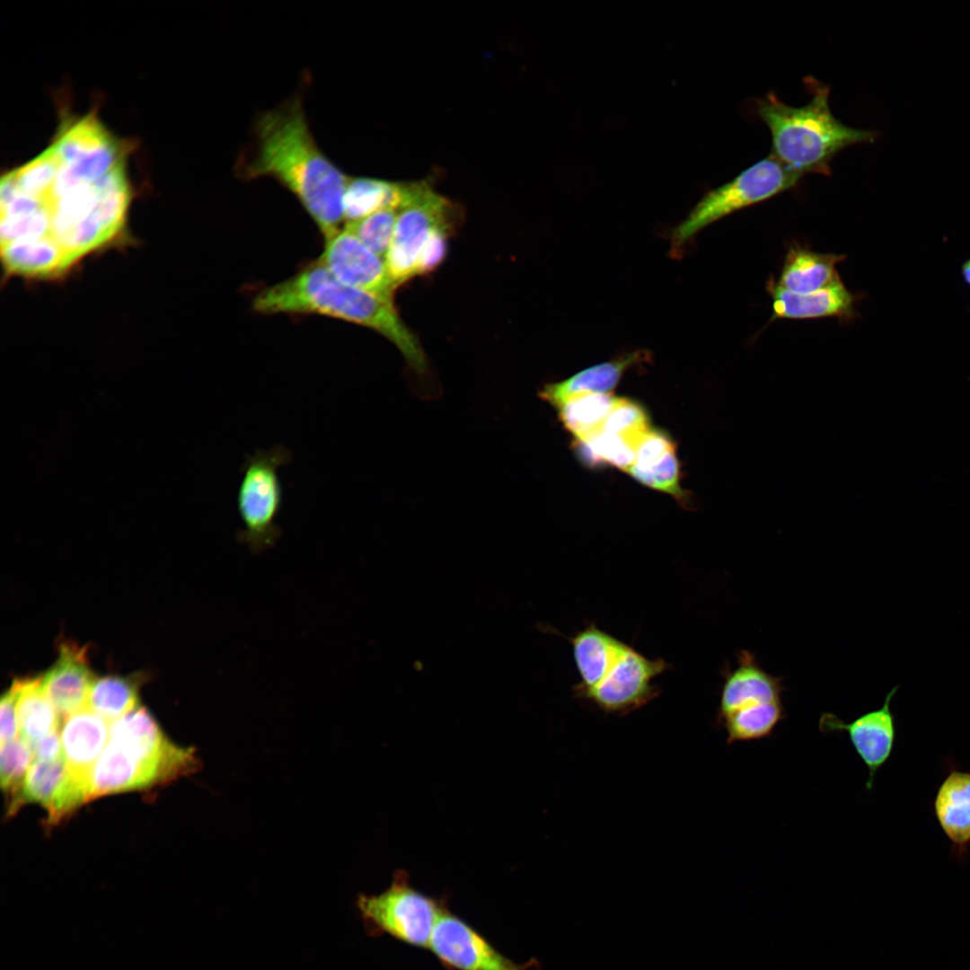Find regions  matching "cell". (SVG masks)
Wrapping results in <instances>:
<instances>
[{
    "label": "cell",
    "instance_id": "33",
    "mask_svg": "<svg viewBox=\"0 0 970 970\" xmlns=\"http://www.w3.org/2000/svg\"><path fill=\"white\" fill-rule=\"evenodd\" d=\"M449 230V226H441L433 231L419 255L417 275L430 273L442 263L447 251Z\"/></svg>",
    "mask_w": 970,
    "mask_h": 970
},
{
    "label": "cell",
    "instance_id": "6",
    "mask_svg": "<svg viewBox=\"0 0 970 970\" xmlns=\"http://www.w3.org/2000/svg\"><path fill=\"white\" fill-rule=\"evenodd\" d=\"M291 454L284 445L257 450L248 455L241 469L236 506L242 529L238 541L252 553L271 548L280 537L276 519L283 503V488L278 469Z\"/></svg>",
    "mask_w": 970,
    "mask_h": 970
},
{
    "label": "cell",
    "instance_id": "28",
    "mask_svg": "<svg viewBox=\"0 0 970 970\" xmlns=\"http://www.w3.org/2000/svg\"><path fill=\"white\" fill-rule=\"evenodd\" d=\"M575 449L578 458L589 467L609 464L626 472L636 458L635 450L622 438L601 429L575 440Z\"/></svg>",
    "mask_w": 970,
    "mask_h": 970
},
{
    "label": "cell",
    "instance_id": "1",
    "mask_svg": "<svg viewBox=\"0 0 970 970\" xmlns=\"http://www.w3.org/2000/svg\"><path fill=\"white\" fill-rule=\"evenodd\" d=\"M15 189L46 212L49 239L71 265L116 236L130 200L123 148L87 133L57 136Z\"/></svg>",
    "mask_w": 970,
    "mask_h": 970
},
{
    "label": "cell",
    "instance_id": "34",
    "mask_svg": "<svg viewBox=\"0 0 970 970\" xmlns=\"http://www.w3.org/2000/svg\"><path fill=\"white\" fill-rule=\"evenodd\" d=\"M674 449H675V445L668 434L652 428L636 449L634 464L649 465Z\"/></svg>",
    "mask_w": 970,
    "mask_h": 970
},
{
    "label": "cell",
    "instance_id": "2",
    "mask_svg": "<svg viewBox=\"0 0 970 970\" xmlns=\"http://www.w3.org/2000/svg\"><path fill=\"white\" fill-rule=\"evenodd\" d=\"M251 143L235 163L237 177H269L291 192L324 239L340 228L349 178L322 153L306 119L300 94L255 119Z\"/></svg>",
    "mask_w": 970,
    "mask_h": 970
},
{
    "label": "cell",
    "instance_id": "4",
    "mask_svg": "<svg viewBox=\"0 0 970 970\" xmlns=\"http://www.w3.org/2000/svg\"><path fill=\"white\" fill-rule=\"evenodd\" d=\"M805 83L811 93L807 104L789 106L769 93L756 101V113L770 130L771 155L800 177L828 175L839 152L874 141L877 132L845 125L831 111L830 88L812 77Z\"/></svg>",
    "mask_w": 970,
    "mask_h": 970
},
{
    "label": "cell",
    "instance_id": "10",
    "mask_svg": "<svg viewBox=\"0 0 970 970\" xmlns=\"http://www.w3.org/2000/svg\"><path fill=\"white\" fill-rule=\"evenodd\" d=\"M449 970H532L534 959L519 964L501 954L446 905L435 925L428 948Z\"/></svg>",
    "mask_w": 970,
    "mask_h": 970
},
{
    "label": "cell",
    "instance_id": "24",
    "mask_svg": "<svg viewBox=\"0 0 970 970\" xmlns=\"http://www.w3.org/2000/svg\"><path fill=\"white\" fill-rule=\"evenodd\" d=\"M403 183L357 177L349 178L343 200V218L352 223L386 207L399 209Z\"/></svg>",
    "mask_w": 970,
    "mask_h": 970
},
{
    "label": "cell",
    "instance_id": "37",
    "mask_svg": "<svg viewBox=\"0 0 970 970\" xmlns=\"http://www.w3.org/2000/svg\"><path fill=\"white\" fill-rule=\"evenodd\" d=\"M963 276L965 280L970 286V260H968L963 266Z\"/></svg>",
    "mask_w": 970,
    "mask_h": 970
},
{
    "label": "cell",
    "instance_id": "8",
    "mask_svg": "<svg viewBox=\"0 0 970 970\" xmlns=\"http://www.w3.org/2000/svg\"><path fill=\"white\" fill-rule=\"evenodd\" d=\"M800 179L769 154L708 192L674 230L673 246L681 247L714 222L794 188Z\"/></svg>",
    "mask_w": 970,
    "mask_h": 970
},
{
    "label": "cell",
    "instance_id": "23",
    "mask_svg": "<svg viewBox=\"0 0 970 970\" xmlns=\"http://www.w3.org/2000/svg\"><path fill=\"white\" fill-rule=\"evenodd\" d=\"M13 683L18 691L20 736L31 745L47 735L57 731L59 715L43 691L41 676L15 679Z\"/></svg>",
    "mask_w": 970,
    "mask_h": 970
},
{
    "label": "cell",
    "instance_id": "18",
    "mask_svg": "<svg viewBox=\"0 0 970 970\" xmlns=\"http://www.w3.org/2000/svg\"><path fill=\"white\" fill-rule=\"evenodd\" d=\"M110 726L87 707L66 717L62 726L63 758L70 776L84 787L86 801L89 776L108 744Z\"/></svg>",
    "mask_w": 970,
    "mask_h": 970
},
{
    "label": "cell",
    "instance_id": "7",
    "mask_svg": "<svg viewBox=\"0 0 970 970\" xmlns=\"http://www.w3.org/2000/svg\"><path fill=\"white\" fill-rule=\"evenodd\" d=\"M357 907L368 935L387 934L407 945L428 948L443 901L416 890L404 870L394 873L390 886L376 895H360Z\"/></svg>",
    "mask_w": 970,
    "mask_h": 970
},
{
    "label": "cell",
    "instance_id": "29",
    "mask_svg": "<svg viewBox=\"0 0 970 970\" xmlns=\"http://www.w3.org/2000/svg\"><path fill=\"white\" fill-rule=\"evenodd\" d=\"M651 428L647 411L639 403L628 398L616 397L601 430L617 435L636 452Z\"/></svg>",
    "mask_w": 970,
    "mask_h": 970
},
{
    "label": "cell",
    "instance_id": "25",
    "mask_svg": "<svg viewBox=\"0 0 970 970\" xmlns=\"http://www.w3.org/2000/svg\"><path fill=\"white\" fill-rule=\"evenodd\" d=\"M142 675H105L95 677L86 707L110 723L137 707Z\"/></svg>",
    "mask_w": 970,
    "mask_h": 970
},
{
    "label": "cell",
    "instance_id": "5",
    "mask_svg": "<svg viewBox=\"0 0 970 970\" xmlns=\"http://www.w3.org/2000/svg\"><path fill=\"white\" fill-rule=\"evenodd\" d=\"M579 682L578 697L608 713L627 714L658 693L654 680L667 664L650 659L619 639L589 625L570 639Z\"/></svg>",
    "mask_w": 970,
    "mask_h": 970
},
{
    "label": "cell",
    "instance_id": "26",
    "mask_svg": "<svg viewBox=\"0 0 970 970\" xmlns=\"http://www.w3.org/2000/svg\"><path fill=\"white\" fill-rule=\"evenodd\" d=\"M786 718L782 701L733 711L717 720L727 734V744L749 742L769 737Z\"/></svg>",
    "mask_w": 970,
    "mask_h": 970
},
{
    "label": "cell",
    "instance_id": "3",
    "mask_svg": "<svg viewBox=\"0 0 970 970\" xmlns=\"http://www.w3.org/2000/svg\"><path fill=\"white\" fill-rule=\"evenodd\" d=\"M252 308L261 314H318L362 325L392 341L416 371L427 360L421 346L393 302L338 280L319 260L293 277L260 290Z\"/></svg>",
    "mask_w": 970,
    "mask_h": 970
},
{
    "label": "cell",
    "instance_id": "30",
    "mask_svg": "<svg viewBox=\"0 0 970 970\" xmlns=\"http://www.w3.org/2000/svg\"><path fill=\"white\" fill-rule=\"evenodd\" d=\"M626 472L648 488L669 494L683 504L688 502L689 496L680 485V470L675 449L669 451L649 465L639 466L633 463Z\"/></svg>",
    "mask_w": 970,
    "mask_h": 970
},
{
    "label": "cell",
    "instance_id": "31",
    "mask_svg": "<svg viewBox=\"0 0 970 970\" xmlns=\"http://www.w3.org/2000/svg\"><path fill=\"white\" fill-rule=\"evenodd\" d=\"M398 209L386 207L344 227L376 255L384 259L392 243Z\"/></svg>",
    "mask_w": 970,
    "mask_h": 970
},
{
    "label": "cell",
    "instance_id": "12",
    "mask_svg": "<svg viewBox=\"0 0 970 970\" xmlns=\"http://www.w3.org/2000/svg\"><path fill=\"white\" fill-rule=\"evenodd\" d=\"M897 689L895 686L887 693L879 709L868 711L851 722H844L830 712H824L819 718L818 728L822 733H847L856 754L868 769V790L872 789L877 772L890 759L895 748L896 727L890 704Z\"/></svg>",
    "mask_w": 970,
    "mask_h": 970
},
{
    "label": "cell",
    "instance_id": "13",
    "mask_svg": "<svg viewBox=\"0 0 970 970\" xmlns=\"http://www.w3.org/2000/svg\"><path fill=\"white\" fill-rule=\"evenodd\" d=\"M172 779L163 766L142 758L124 745L109 738L90 773L87 800L110 793L144 789Z\"/></svg>",
    "mask_w": 970,
    "mask_h": 970
},
{
    "label": "cell",
    "instance_id": "27",
    "mask_svg": "<svg viewBox=\"0 0 970 970\" xmlns=\"http://www.w3.org/2000/svg\"><path fill=\"white\" fill-rule=\"evenodd\" d=\"M611 393H586L574 396L560 406L559 419L575 440H580L601 429L614 404Z\"/></svg>",
    "mask_w": 970,
    "mask_h": 970
},
{
    "label": "cell",
    "instance_id": "35",
    "mask_svg": "<svg viewBox=\"0 0 970 970\" xmlns=\"http://www.w3.org/2000/svg\"><path fill=\"white\" fill-rule=\"evenodd\" d=\"M18 691L14 683L2 696L0 702V740L4 744L17 738L19 733L17 715Z\"/></svg>",
    "mask_w": 970,
    "mask_h": 970
},
{
    "label": "cell",
    "instance_id": "22",
    "mask_svg": "<svg viewBox=\"0 0 970 970\" xmlns=\"http://www.w3.org/2000/svg\"><path fill=\"white\" fill-rule=\"evenodd\" d=\"M1 251L8 273L49 278L71 266L61 249L48 239L12 242L2 244Z\"/></svg>",
    "mask_w": 970,
    "mask_h": 970
},
{
    "label": "cell",
    "instance_id": "19",
    "mask_svg": "<svg viewBox=\"0 0 970 970\" xmlns=\"http://www.w3.org/2000/svg\"><path fill=\"white\" fill-rule=\"evenodd\" d=\"M21 799L36 802L57 822L86 801V791L68 773L64 759L33 761L25 776Z\"/></svg>",
    "mask_w": 970,
    "mask_h": 970
},
{
    "label": "cell",
    "instance_id": "21",
    "mask_svg": "<svg viewBox=\"0 0 970 970\" xmlns=\"http://www.w3.org/2000/svg\"><path fill=\"white\" fill-rule=\"evenodd\" d=\"M644 359L639 352L586 368L558 383L546 384L540 397L555 410L569 399L586 393H611L624 372Z\"/></svg>",
    "mask_w": 970,
    "mask_h": 970
},
{
    "label": "cell",
    "instance_id": "14",
    "mask_svg": "<svg viewBox=\"0 0 970 970\" xmlns=\"http://www.w3.org/2000/svg\"><path fill=\"white\" fill-rule=\"evenodd\" d=\"M945 763L947 773L935 792L933 813L950 842L951 857L965 862L970 847V770L951 761Z\"/></svg>",
    "mask_w": 970,
    "mask_h": 970
},
{
    "label": "cell",
    "instance_id": "9",
    "mask_svg": "<svg viewBox=\"0 0 970 970\" xmlns=\"http://www.w3.org/2000/svg\"><path fill=\"white\" fill-rule=\"evenodd\" d=\"M451 212V203L425 181L403 183L392 243L384 258L397 287L417 276L426 242L435 229L452 226Z\"/></svg>",
    "mask_w": 970,
    "mask_h": 970
},
{
    "label": "cell",
    "instance_id": "20",
    "mask_svg": "<svg viewBox=\"0 0 970 970\" xmlns=\"http://www.w3.org/2000/svg\"><path fill=\"white\" fill-rule=\"evenodd\" d=\"M845 255L819 252L799 244L789 246L776 283L795 294H808L823 289L841 278L836 265Z\"/></svg>",
    "mask_w": 970,
    "mask_h": 970
},
{
    "label": "cell",
    "instance_id": "36",
    "mask_svg": "<svg viewBox=\"0 0 970 970\" xmlns=\"http://www.w3.org/2000/svg\"><path fill=\"white\" fill-rule=\"evenodd\" d=\"M33 761L54 762L63 758L59 731L52 732L31 745Z\"/></svg>",
    "mask_w": 970,
    "mask_h": 970
},
{
    "label": "cell",
    "instance_id": "17",
    "mask_svg": "<svg viewBox=\"0 0 970 970\" xmlns=\"http://www.w3.org/2000/svg\"><path fill=\"white\" fill-rule=\"evenodd\" d=\"M95 677L85 649L65 642L56 663L41 676V684L57 714L66 719L86 707Z\"/></svg>",
    "mask_w": 970,
    "mask_h": 970
},
{
    "label": "cell",
    "instance_id": "32",
    "mask_svg": "<svg viewBox=\"0 0 970 970\" xmlns=\"http://www.w3.org/2000/svg\"><path fill=\"white\" fill-rule=\"evenodd\" d=\"M33 760L31 745L20 736L13 741L1 744L0 779L2 789L18 798L25 776Z\"/></svg>",
    "mask_w": 970,
    "mask_h": 970
},
{
    "label": "cell",
    "instance_id": "11",
    "mask_svg": "<svg viewBox=\"0 0 970 970\" xmlns=\"http://www.w3.org/2000/svg\"><path fill=\"white\" fill-rule=\"evenodd\" d=\"M319 261L340 282L393 302L394 284L384 259L365 246L348 228L324 239Z\"/></svg>",
    "mask_w": 970,
    "mask_h": 970
},
{
    "label": "cell",
    "instance_id": "15",
    "mask_svg": "<svg viewBox=\"0 0 970 970\" xmlns=\"http://www.w3.org/2000/svg\"><path fill=\"white\" fill-rule=\"evenodd\" d=\"M723 677L717 720L736 710L782 701V677L766 672L749 650H740L737 666L726 667Z\"/></svg>",
    "mask_w": 970,
    "mask_h": 970
},
{
    "label": "cell",
    "instance_id": "16",
    "mask_svg": "<svg viewBox=\"0 0 970 970\" xmlns=\"http://www.w3.org/2000/svg\"><path fill=\"white\" fill-rule=\"evenodd\" d=\"M766 290L772 299V320L830 317L851 321L856 315V295L841 278L816 292L795 294L782 288L771 278L767 281Z\"/></svg>",
    "mask_w": 970,
    "mask_h": 970
}]
</instances>
